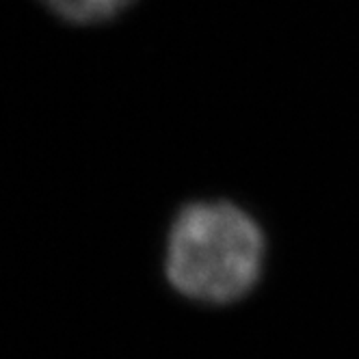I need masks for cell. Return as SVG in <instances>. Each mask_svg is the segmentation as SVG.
<instances>
[{"label":"cell","mask_w":359,"mask_h":359,"mask_svg":"<svg viewBox=\"0 0 359 359\" xmlns=\"http://www.w3.org/2000/svg\"><path fill=\"white\" fill-rule=\"evenodd\" d=\"M41 3L69 24H102L126 11L135 0H41Z\"/></svg>","instance_id":"7a4b0ae2"},{"label":"cell","mask_w":359,"mask_h":359,"mask_svg":"<svg viewBox=\"0 0 359 359\" xmlns=\"http://www.w3.org/2000/svg\"><path fill=\"white\" fill-rule=\"evenodd\" d=\"M264 258V232L247 210L232 201H193L169 227L165 275L191 301L227 305L255 288Z\"/></svg>","instance_id":"6da1fadb"}]
</instances>
